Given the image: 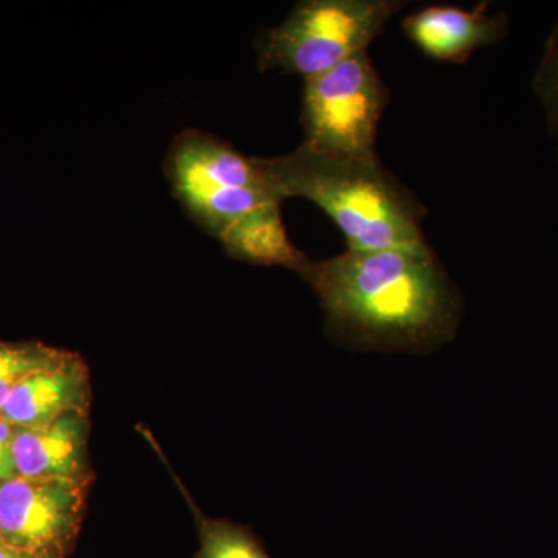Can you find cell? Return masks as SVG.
I'll use <instances>...</instances> for the list:
<instances>
[{
  "mask_svg": "<svg viewBox=\"0 0 558 558\" xmlns=\"http://www.w3.org/2000/svg\"><path fill=\"white\" fill-rule=\"evenodd\" d=\"M259 163L282 199L304 197L318 205L347 238L348 250L428 245L424 207L379 159L332 156L300 145Z\"/></svg>",
  "mask_w": 558,
  "mask_h": 558,
  "instance_id": "3957f363",
  "label": "cell"
},
{
  "mask_svg": "<svg viewBox=\"0 0 558 558\" xmlns=\"http://www.w3.org/2000/svg\"><path fill=\"white\" fill-rule=\"evenodd\" d=\"M92 481L16 476L0 484V545L35 558H68Z\"/></svg>",
  "mask_w": 558,
  "mask_h": 558,
  "instance_id": "8992f818",
  "label": "cell"
},
{
  "mask_svg": "<svg viewBox=\"0 0 558 558\" xmlns=\"http://www.w3.org/2000/svg\"><path fill=\"white\" fill-rule=\"evenodd\" d=\"M554 134V137H556V143H557V156H558V130L557 131H554L553 132Z\"/></svg>",
  "mask_w": 558,
  "mask_h": 558,
  "instance_id": "9a60e30c",
  "label": "cell"
},
{
  "mask_svg": "<svg viewBox=\"0 0 558 558\" xmlns=\"http://www.w3.org/2000/svg\"><path fill=\"white\" fill-rule=\"evenodd\" d=\"M90 396L89 368L78 354L69 352L57 365L22 380L0 416L16 428L44 427L65 414L89 413Z\"/></svg>",
  "mask_w": 558,
  "mask_h": 558,
  "instance_id": "9c48e42d",
  "label": "cell"
},
{
  "mask_svg": "<svg viewBox=\"0 0 558 558\" xmlns=\"http://www.w3.org/2000/svg\"><path fill=\"white\" fill-rule=\"evenodd\" d=\"M402 28L425 57L462 64L476 50L505 38L508 16L488 13V2H481L475 10L429 5L407 16Z\"/></svg>",
  "mask_w": 558,
  "mask_h": 558,
  "instance_id": "52a82bcc",
  "label": "cell"
},
{
  "mask_svg": "<svg viewBox=\"0 0 558 558\" xmlns=\"http://www.w3.org/2000/svg\"><path fill=\"white\" fill-rule=\"evenodd\" d=\"M0 558H35V557L28 556V554L20 553V550L5 548V546H0Z\"/></svg>",
  "mask_w": 558,
  "mask_h": 558,
  "instance_id": "5bb4252c",
  "label": "cell"
},
{
  "mask_svg": "<svg viewBox=\"0 0 558 558\" xmlns=\"http://www.w3.org/2000/svg\"><path fill=\"white\" fill-rule=\"evenodd\" d=\"M182 490L189 498L199 534L201 546L196 558H270L250 529L227 520L207 519L185 488L182 487Z\"/></svg>",
  "mask_w": 558,
  "mask_h": 558,
  "instance_id": "30bf717a",
  "label": "cell"
},
{
  "mask_svg": "<svg viewBox=\"0 0 558 558\" xmlns=\"http://www.w3.org/2000/svg\"><path fill=\"white\" fill-rule=\"evenodd\" d=\"M311 286L333 339L365 351L428 352L447 343L461 322V301L428 245L347 250L310 260Z\"/></svg>",
  "mask_w": 558,
  "mask_h": 558,
  "instance_id": "6da1fadb",
  "label": "cell"
},
{
  "mask_svg": "<svg viewBox=\"0 0 558 558\" xmlns=\"http://www.w3.org/2000/svg\"><path fill=\"white\" fill-rule=\"evenodd\" d=\"M389 102L387 84L368 50L306 80L301 106L303 145L352 159L376 160L379 123Z\"/></svg>",
  "mask_w": 558,
  "mask_h": 558,
  "instance_id": "5b68a950",
  "label": "cell"
},
{
  "mask_svg": "<svg viewBox=\"0 0 558 558\" xmlns=\"http://www.w3.org/2000/svg\"><path fill=\"white\" fill-rule=\"evenodd\" d=\"M68 354L64 349L47 347L40 341H0V411L22 380L57 365Z\"/></svg>",
  "mask_w": 558,
  "mask_h": 558,
  "instance_id": "8fae6325",
  "label": "cell"
},
{
  "mask_svg": "<svg viewBox=\"0 0 558 558\" xmlns=\"http://www.w3.org/2000/svg\"><path fill=\"white\" fill-rule=\"evenodd\" d=\"M534 90L546 112L550 131L558 130V22L546 40L545 53L534 76Z\"/></svg>",
  "mask_w": 558,
  "mask_h": 558,
  "instance_id": "7c38bea8",
  "label": "cell"
},
{
  "mask_svg": "<svg viewBox=\"0 0 558 558\" xmlns=\"http://www.w3.org/2000/svg\"><path fill=\"white\" fill-rule=\"evenodd\" d=\"M89 433V413H70L44 427L14 429L13 459L17 476L94 480Z\"/></svg>",
  "mask_w": 558,
  "mask_h": 558,
  "instance_id": "ba28073f",
  "label": "cell"
},
{
  "mask_svg": "<svg viewBox=\"0 0 558 558\" xmlns=\"http://www.w3.org/2000/svg\"><path fill=\"white\" fill-rule=\"evenodd\" d=\"M402 0H306L258 43L260 70H284L314 78L368 50Z\"/></svg>",
  "mask_w": 558,
  "mask_h": 558,
  "instance_id": "277c9868",
  "label": "cell"
},
{
  "mask_svg": "<svg viewBox=\"0 0 558 558\" xmlns=\"http://www.w3.org/2000/svg\"><path fill=\"white\" fill-rule=\"evenodd\" d=\"M0 546H2V545H0Z\"/></svg>",
  "mask_w": 558,
  "mask_h": 558,
  "instance_id": "2e32d148",
  "label": "cell"
},
{
  "mask_svg": "<svg viewBox=\"0 0 558 558\" xmlns=\"http://www.w3.org/2000/svg\"><path fill=\"white\" fill-rule=\"evenodd\" d=\"M13 425L0 416V484L16 478V465L13 459Z\"/></svg>",
  "mask_w": 558,
  "mask_h": 558,
  "instance_id": "4fadbf2b",
  "label": "cell"
},
{
  "mask_svg": "<svg viewBox=\"0 0 558 558\" xmlns=\"http://www.w3.org/2000/svg\"><path fill=\"white\" fill-rule=\"evenodd\" d=\"M172 191L186 211L222 244L231 258L300 274L311 258L290 241L282 197L259 157L229 143L186 131L167 160Z\"/></svg>",
  "mask_w": 558,
  "mask_h": 558,
  "instance_id": "7a4b0ae2",
  "label": "cell"
}]
</instances>
